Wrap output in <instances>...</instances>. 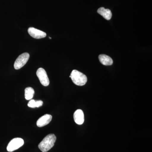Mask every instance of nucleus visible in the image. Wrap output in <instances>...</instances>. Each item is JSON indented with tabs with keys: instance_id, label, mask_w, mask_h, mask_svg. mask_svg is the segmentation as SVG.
Masks as SVG:
<instances>
[{
	"instance_id": "f257e3e1",
	"label": "nucleus",
	"mask_w": 152,
	"mask_h": 152,
	"mask_svg": "<svg viewBox=\"0 0 152 152\" xmlns=\"http://www.w3.org/2000/svg\"><path fill=\"white\" fill-rule=\"evenodd\" d=\"M56 140V137L54 134H50L47 135L40 143L38 147L42 152H47L54 145Z\"/></svg>"
},
{
	"instance_id": "f03ea898",
	"label": "nucleus",
	"mask_w": 152,
	"mask_h": 152,
	"mask_svg": "<svg viewBox=\"0 0 152 152\" xmlns=\"http://www.w3.org/2000/svg\"><path fill=\"white\" fill-rule=\"evenodd\" d=\"M69 77L74 83L78 86H84L88 80L86 75L77 70L72 71Z\"/></svg>"
},
{
	"instance_id": "7ed1b4c3",
	"label": "nucleus",
	"mask_w": 152,
	"mask_h": 152,
	"mask_svg": "<svg viewBox=\"0 0 152 152\" xmlns=\"http://www.w3.org/2000/svg\"><path fill=\"white\" fill-rule=\"evenodd\" d=\"M29 57L30 55L27 53H23L20 55L14 63L15 69L18 70L23 67L27 62Z\"/></svg>"
},
{
	"instance_id": "20e7f679",
	"label": "nucleus",
	"mask_w": 152,
	"mask_h": 152,
	"mask_svg": "<svg viewBox=\"0 0 152 152\" xmlns=\"http://www.w3.org/2000/svg\"><path fill=\"white\" fill-rule=\"evenodd\" d=\"M24 143V141L23 139L20 138H15L10 142L7 147V150L10 152L14 151L21 147Z\"/></svg>"
},
{
	"instance_id": "39448f33",
	"label": "nucleus",
	"mask_w": 152,
	"mask_h": 152,
	"mask_svg": "<svg viewBox=\"0 0 152 152\" xmlns=\"http://www.w3.org/2000/svg\"><path fill=\"white\" fill-rule=\"evenodd\" d=\"M37 76L41 83L45 86H48L50 84V81L46 72L42 68H39L37 72Z\"/></svg>"
},
{
	"instance_id": "423d86ee",
	"label": "nucleus",
	"mask_w": 152,
	"mask_h": 152,
	"mask_svg": "<svg viewBox=\"0 0 152 152\" xmlns=\"http://www.w3.org/2000/svg\"><path fill=\"white\" fill-rule=\"evenodd\" d=\"M28 31L30 35L35 39H42L45 37L47 36L45 33L34 28L30 27L28 29Z\"/></svg>"
},
{
	"instance_id": "0eeeda50",
	"label": "nucleus",
	"mask_w": 152,
	"mask_h": 152,
	"mask_svg": "<svg viewBox=\"0 0 152 152\" xmlns=\"http://www.w3.org/2000/svg\"><path fill=\"white\" fill-rule=\"evenodd\" d=\"M52 119V116L49 114H46L38 119L37 122V126L39 127H42L48 124Z\"/></svg>"
},
{
	"instance_id": "6e6552de",
	"label": "nucleus",
	"mask_w": 152,
	"mask_h": 152,
	"mask_svg": "<svg viewBox=\"0 0 152 152\" xmlns=\"http://www.w3.org/2000/svg\"><path fill=\"white\" fill-rule=\"evenodd\" d=\"M75 122L78 125H82L84 122V115L81 110H77L74 114Z\"/></svg>"
},
{
	"instance_id": "1a4fd4ad",
	"label": "nucleus",
	"mask_w": 152,
	"mask_h": 152,
	"mask_svg": "<svg viewBox=\"0 0 152 152\" xmlns=\"http://www.w3.org/2000/svg\"><path fill=\"white\" fill-rule=\"evenodd\" d=\"M97 12L106 20H109L111 19L112 12L109 9H106L104 7H101L98 9Z\"/></svg>"
},
{
	"instance_id": "9d476101",
	"label": "nucleus",
	"mask_w": 152,
	"mask_h": 152,
	"mask_svg": "<svg viewBox=\"0 0 152 152\" xmlns=\"http://www.w3.org/2000/svg\"><path fill=\"white\" fill-rule=\"evenodd\" d=\"M101 64L105 66H111L113 64V60L111 58L107 55L102 54L99 57Z\"/></svg>"
},
{
	"instance_id": "9b49d317",
	"label": "nucleus",
	"mask_w": 152,
	"mask_h": 152,
	"mask_svg": "<svg viewBox=\"0 0 152 152\" xmlns=\"http://www.w3.org/2000/svg\"><path fill=\"white\" fill-rule=\"evenodd\" d=\"M25 96L26 99L29 100L32 99L34 94V90L31 87H27L25 91Z\"/></svg>"
},
{
	"instance_id": "f8f14e48",
	"label": "nucleus",
	"mask_w": 152,
	"mask_h": 152,
	"mask_svg": "<svg viewBox=\"0 0 152 152\" xmlns=\"http://www.w3.org/2000/svg\"><path fill=\"white\" fill-rule=\"evenodd\" d=\"M42 101L41 100L36 101L34 99H31L28 104V107L31 108L39 107L42 106Z\"/></svg>"
}]
</instances>
